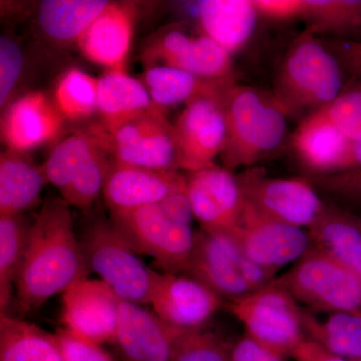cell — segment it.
<instances>
[{
	"label": "cell",
	"mask_w": 361,
	"mask_h": 361,
	"mask_svg": "<svg viewBox=\"0 0 361 361\" xmlns=\"http://www.w3.org/2000/svg\"><path fill=\"white\" fill-rule=\"evenodd\" d=\"M90 273L70 205L61 197L47 198L30 227L14 285L20 312L39 310L51 297L87 279Z\"/></svg>",
	"instance_id": "1"
},
{
	"label": "cell",
	"mask_w": 361,
	"mask_h": 361,
	"mask_svg": "<svg viewBox=\"0 0 361 361\" xmlns=\"http://www.w3.org/2000/svg\"><path fill=\"white\" fill-rule=\"evenodd\" d=\"M348 82L336 54L304 30L284 52L271 94L287 118L300 123L336 101Z\"/></svg>",
	"instance_id": "2"
},
{
	"label": "cell",
	"mask_w": 361,
	"mask_h": 361,
	"mask_svg": "<svg viewBox=\"0 0 361 361\" xmlns=\"http://www.w3.org/2000/svg\"><path fill=\"white\" fill-rule=\"evenodd\" d=\"M223 106L226 137L220 158L224 168L255 167L284 144L287 116L271 92L236 82L228 90Z\"/></svg>",
	"instance_id": "3"
},
{
	"label": "cell",
	"mask_w": 361,
	"mask_h": 361,
	"mask_svg": "<svg viewBox=\"0 0 361 361\" xmlns=\"http://www.w3.org/2000/svg\"><path fill=\"white\" fill-rule=\"evenodd\" d=\"M195 278L230 302L269 285L275 274L256 264L227 231L201 229L184 274Z\"/></svg>",
	"instance_id": "4"
},
{
	"label": "cell",
	"mask_w": 361,
	"mask_h": 361,
	"mask_svg": "<svg viewBox=\"0 0 361 361\" xmlns=\"http://www.w3.org/2000/svg\"><path fill=\"white\" fill-rule=\"evenodd\" d=\"M80 243L90 272L99 275L122 300L149 304L153 270L137 258L114 221H94Z\"/></svg>",
	"instance_id": "5"
},
{
	"label": "cell",
	"mask_w": 361,
	"mask_h": 361,
	"mask_svg": "<svg viewBox=\"0 0 361 361\" xmlns=\"http://www.w3.org/2000/svg\"><path fill=\"white\" fill-rule=\"evenodd\" d=\"M108 152L90 133L63 137L44 165L47 182L54 185L70 206L92 210L111 167Z\"/></svg>",
	"instance_id": "6"
},
{
	"label": "cell",
	"mask_w": 361,
	"mask_h": 361,
	"mask_svg": "<svg viewBox=\"0 0 361 361\" xmlns=\"http://www.w3.org/2000/svg\"><path fill=\"white\" fill-rule=\"evenodd\" d=\"M274 281L312 310L361 312V277L313 247Z\"/></svg>",
	"instance_id": "7"
},
{
	"label": "cell",
	"mask_w": 361,
	"mask_h": 361,
	"mask_svg": "<svg viewBox=\"0 0 361 361\" xmlns=\"http://www.w3.org/2000/svg\"><path fill=\"white\" fill-rule=\"evenodd\" d=\"M274 280L267 286L232 301L229 310L245 327L246 334L266 348L289 356L307 338L304 311L291 294Z\"/></svg>",
	"instance_id": "8"
},
{
	"label": "cell",
	"mask_w": 361,
	"mask_h": 361,
	"mask_svg": "<svg viewBox=\"0 0 361 361\" xmlns=\"http://www.w3.org/2000/svg\"><path fill=\"white\" fill-rule=\"evenodd\" d=\"M114 160L157 171L179 170L176 159L174 126L166 110L154 104L111 133L90 132Z\"/></svg>",
	"instance_id": "9"
},
{
	"label": "cell",
	"mask_w": 361,
	"mask_h": 361,
	"mask_svg": "<svg viewBox=\"0 0 361 361\" xmlns=\"http://www.w3.org/2000/svg\"><path fill=\"white\" fill-rule=\"evenodd\" d=\"M111 216L135 253L151 256L163 272L184 274L196 239L191 226L170 219L159 204Z\"/></svg>",
	"instance_id": "10"
},
{
	"label": "cell",
	"mask_w": 361,
	"mask_h": 361,
	"mask_svg": "<svg viewBox=\"0 0 361 361\" xmlns=\"http://www.w3.org/2000/svg\"><path fill=\"white\" fill-rule=\"evenodd\" d=\"M237 179L244 203L284 224L308 229L327 205L306 178L268 177L264 169L255 166L237 175Z\"/></svg>",
	"instance_id": "11"
},
{
	"label": "cell",
	"mask_w": 361,
	"mask_h": 361,
	"mask_svg": "<svg viewBox=\"0 0 361 361\" xmlns=\"http://www.w3.org/2000/svg\"><path fill=\"white\" fill-rule=\"evenodd\" d=\"M227 232L247 257L274 274L312 248L307 230L266 218L244 202L238 223Z\"/></svg>",
	"instance_id": "12"
},
{
	"label": "cell",
	"mask_w": 361,
	"mask_h": 361,
	"mask_svg": "<svg viewBox=\"0 0 361 361\" xmlns=\"http://www.w3.org/2000/svg\"><path fill=\"white\" fill-rule=\"evenodd\" d=\"M225 96L195 99L178 116L173 125L178 169L193 173L215 165L225 142Z\"/></svg>",
	"instance_id": "13"
},
{
	"label": "cell",
	"mask_w": 361,
	"mask_h": 361,
	"mask_svg": "<svg viewBox=\"0 0 361 361\" xmlns=\"http://www.w3.org/2000/svg\"><path fill=\"white\" fill-rule=\"evenodd\" d=\"M222 297L187 275L153 270L149 304L164 322L183 330L205 326L222 307Z\"/></svg>",
	"instance_id": "14"
},
{
	"label": "cell",
	"mask_w": 361,
	"mask_h": 361,
	"mask_svg": "<svg viewBox=\"0 0 361 361\" xmlns=\"http://www.w3.org/2000/svg\"><path fill=\"white\" fill-rule=\"evenodd\" d=\"M122 299L102 280H82L63 294L65 329L99 344L115 341Z\"/></svg>",
	"instance_id": "15"
},
{
	"label": "cell",
	"mask_w": 361,
	"mask_h": 361,
	"mask_svg": "<svg viewBox=\"0 0 361 361\" xmlns=\"http://www.w3.org/2000/svg\"><path fill=\"white\" fill-rule=\"evenodd\" d=\"M188 194L195 219L206 231H230L238 223L243 196L237 176L214 165L190 173Z\"/></svg>",
	"instance_id": "16"
},
{
	"label": "cell",
	"mask_w": 361,
	"mask_h": 361,
	"mask_svg": "<svg viewBox=\"0 0 361 361\" xmlns=\"http://www.w3.org/2000/svg\"><path fill=\"white\" fill-rule=\"evenodd\" d=\"M177 329L139 304L121 301L115 344L123 361H172Z\"/></svg>",
	"instance_id": "17"
},
{
	"label": "cell",
	"mask_w": 361,
	"mask_h": 361,
	"mask_svg": "<svg viewBox=\"0 0 361 361\" xmlns=\"http://www.w3.org/2000/svg\"><path fill=\"white\" fill-rule=\"evenodd\" d=\"M148 56L205 80H236L232 54L205 35L194 37L172 28L152 45Z\"/></svg>",
	"instance_id": "18"
},
{
	"label": "cell",
	"mask_w": 361,
	"mask_h": 361,
	"mask_svg": "<svg viewBox=\"0 0 361 361\" xmlns=\"http://www.w3.org/2000/svg\"><path fill=\"white\" fill-rule=\"evenodd\" d=\"M66 120L42 92H32L11 103L1 121L2 141L9 151L23 154L58 139Z\"/></svg>",
	"instance_id": "19"
},
{
	"label": "cell",
	"mask_w": 361,
	"mask_h": 361,
	"mask_svg": "<svg viewBox=\"0 0 361 361\" xmlns=\"http://www.w3.org/2000/svg\"><path fill=\"white\" fill-rule=\"evenodd\" d=\"M186 180L178 170H151L114 160L103 194L111 214L129 212L161 203Z\"/></svg>",
	"instance_id": "20"
},
{
	"label": "cell",
	"mask_w": 361,
	"mask_h": 361,
	"mask_svg": "<svg viewBox=\"0 0 361 361\" xmlns=\"http://www.w3.org/2000/svg\"><path fill=\"white\" fill-rule=\"evenodd\" d=\"M134 33V13L123 4H109L80 35L77 44L92 63L123 68Z\"/></svg>",
	"instance_id": "21"
},
{
	"label": "cell",
	"mask_w": 361,
	"mask_h": 361,
	"mask_svg": "<svg viewBox=\"0 0 361 361\" xmlns=\"http://www.w3.org/2000/svg\"><path fill=\"white\" fill-rule=\"evenodd\" d=\"M323 110L304 118L291 135V148L307 177L329 174L349 144Z\"/></svg>",
	"instance_id": "22"
},
{
	"label": "cell",
	"mask_w": 361,
	"mask_h": 361,
	"mask_svg": "<svg viewBox=\"0 0 361 361\" xmlns=\"http://www.w3.org/2000/svg\"><path fill=\"white\" fill-rule=\"evenodd\" d=\"M198 16L204 35L230 54L250 42L260 18L253 0H202Z\"/></svg>",
	"instance_id": "23"
},
{
	"label": "cell",
	"mask_w": 361,
	"mask_h": 361,
	"mask_svg": "<svg viewBox=\"0 0 361 361\" xmlns=\"http://www.w3.org/2000/svg\"><path fill=\"white\" fill-rule=\"evenodd\" d=\"M312 247L361 277L360 218L334 205H326L307 229Z\"/></svg>",
	"instance_id": "24"
},
{
	"label": "cell",
	"mask_w": 361,
	"mask_h": 361,
	"mask_svg": "<svg viewBox=\"0 0 361 361\" xmlns=\"http://www.w3.org/2000/svg\"><path fill=\"white\" fill-rule=\"evenodd\" d=\"M153 106L146 85L123 68L108 71L99 78L97 111L104 132H114Z\"/></svg>",
	"instance_id": "25"
},
{
	"label": "cell",
	"mask_w": 361,
	"mask_h": 361,
	"mask_svg": "<svg viewBox=\"0 0 361 361\" xmlns=\"http://www.w3.org/2000/svg\"><path fill=\"white\" fill-rule=\"evenodd\" d=\"M152 102L159 108L185 104L202 97H224L236 80H210L180 68L167 66H151L144 77Z\"/></svg>",
	"instance_id": "26"
},
{
	"label": "cell",
	"mask_w": 361,
	"mask_h": 361,
	"mask_svg": "<svg viewBox=\"0 0 361 361\" xmlns=\"http://www.w3.org/2000/svg\"><path fill=\"white\" fill-rule=\"evenodd\" d=\"M47 183L44 167L7 149L0 158V215H21L37 205Z\"/></svg>",
	"instance_id": "27"
},
{
	"label": "cell",
	"mask_w": 361,
	"mask_h": 361,
	"mask_svg": "<svg viewBox=\"0 0 361 361\" xmlns=\"http://www.w3.org/2000/svg\"><path fill=\"white\" fill-rule=\"evenodd\" d=\"M297 20L316 37L361 42V0H300Z\"/></svg>",
	"instance_id": "28"
},
{
	"label": "cell",
	"mask_w": 361,
	"mask_h": 361,
	"mask_svg": "<svg viewBox=\"0 0 361 361\" xmlns=\"http://www.w3.org/2000/svg\"><path fill=\"white\" fill-rule=\"evenodd\" d=\"M110 2L104 0H44L37 23L40 30L58 44L78 42Z\"/></svg>",
	"instance_id": "29"
},
{
	"label": "cell",
	"mask_w": 361,
	"mask_h": 361,
	"mask_svg": "<svg viewBox=\"0 0 361 361\" xmlns=\"http://www.w3.org/2000/svg\"><path fill=\"white\" fill-rule=\"evenodd\" d=\"M0 361H65L54 334L7 314L0 315Z\"/></svg>",
	"instance_id": "30"
},
{
	"label": "cell",
	"mask_w": 361,
	"mask_h": 361,
	"mask_svg": "<svg viewBox=\"0 0 361 361\" xmlns=\"http://www.w3.org/2000/svg\"><path fill=\"white\" fill-rule=\"evenodd\" d=\"M303 323L308 338L334 355L361 360V312L330 313L322 322L304 311Z\"/></svg>",
	"instance_id": "31"
},
{
	"label": "cell",
	"mask_w": 361,
	"mask_h": 361,
	"mask_svg": "<svg viewBox=\"0 0 361 361\" xmlns=\"http://www.w3.org/2000/svg\"><path fill=\"white\" fill-rule=\"evenodd\" d=\"M32 224L23 215H0V310L6 314Z\"/></svg>",
	"instance_id": "32"
},
{
	"label": "cell",
	"mask_w": 361,
	"mask_h": 361,
	"mask_svg": "<svg viewBox=\"0 0 361 361\" xmlns=\"http://www.w3.org/2000/svg\"><path fill=\"white\" fill-rule=\"evenodd\" d=\"M97 82L80 68L66 71L54 87L52 102L66 121L80 122L97 111Z\"/></svg>",
	"instance_id": "33"
},
{
	"label": "cell",
	"mask_w": 361,
	"mask_h": 361,
	"mask_svg": "<svg viewBox=\"0 0 361 361\" xmlns=\"http://www.w3.org/2000/svg\"><path fill=\"white\" fill-rule=\"evenodd\" d=\"M232 345L206 329L186 330L175 344L172 361H231Z\"/></svg>",
	"instance_id": "34"
},
{
	"label": "cell",
	"mask_w": 361,
	"mask_h": 361,
	"mask_svg": "<svg viewBox=\"0 0 361 361\" xmlns=\"http://www.w3.org/2000/svg\"><path fill=\"white\" fill-rule=\"evenodd\" d=\"M327 118L351 142L361 141V78L348 80L336 101L322 109Z\"/></svg>",
	"instance_id": "35"
},
{
	"label": "cell",
	"mask_w": 361,
	"mask_h": 361,
	"mask_svg": "<svg viewBox=\"0 0 361 361\" xmlns=\"http://www.w3.org/2000/svg\"><path fill=\"white\" fill-rule=\"evenodd\" d=\"M317 191L336 200L361 206V169L324 176L306 177Z\"/></svg>",
	"instance_id": "36"
},
{
	"label": "cell",
	"mask_w": 361,
	"mask_h": 361,
	"mask_svg": "<svg viewBox=\"0 0 361 361\" xmlns=\"http://www.w3.org/2000/svg\"><path fill=\"white\" fill-rule=\"evenodd\" d=\"M23 54L20 45L6 35L0 37V106L13 94L23 73Z\"/></svg>",
	"instance_id": "37"
},
{
	"label": "cell",
	"mask_w": 361,
	"mask_h": 361,
	"mask_svg": "<svg viewBox=\"0 0 361 361\" xmlns=\"http://www.w3.org/2000/svg\"><path fill=\"white\" fill-rule=\"evenodd\" d=\"M54 336L65 361H114L99 344L82 338L65 327Z\"/></svg>",
	"instance_id": "38"
},
{
	"label": "cell",
	"mask_w": 361,
	"mask_h": 361,
	"mask_svg": "<svg viewBox=\"0 0 361 361\" xmlns=\"http://www.w3.org/2000/svg\"><path fill=\"white\" fill-rule=\"evenodd\" d=\"M159 205L170 219L180 224L191 226L195 217L188 194L187 180L168 195Z\"/></svg>",
	"instance_id": "39"
},
{
	"label": "cell",
	"mask_w": 361,
	"mask_h": 361,
	"mask_svg": "<svg viewBox=\"0 0 361 361\" xmlns=\"http://www.w3.org/2000/svg\"><path fill=\"white\" fill-rule=\"evenodd\" d=\"M286 356L266 348L248 334L240 338L231 348V361H286Z\"/></svg>",
	"instance_id": "40"
},
{
	"label": "cell",
	"mask_w": 361,
	"mask_h": 361,
	"mask_svg": "<svg viewBox=\"0 0 361 361\" xmlns=\"http://www.w3.org/2000/svg\"><path fill=\"white\" fill-rule=\"evenodd\" d=\"M324 42L341 61L348 80L361 78V42L329 39Z\"/></svg>",
	"instance_id": "41"
},
{
	"label": "cell",
	"mask_w": 361,
	"mask_h": 361,
	"mask_svg": "<svg viewBox=\"0 0 361 361\" xmlns=\"http://www.w3.org/2000/svg\"><path fill=\"white\" fill-rule=\"evenodd\" d=\"M259 16L276 23L296 20L300 0H253Z\"/></svg>",
	"instance_id": "42"
},
{
	"label": "cell",
	"mask_w": 361,
	"mask_h": 361,
	"mask_svg": "<svg viewBox=\"0 0 361 361\" xmlns=\"http://www.w3.org/2000/svg\"><path fill=\"white\" fill-rule=\"evenodd\" d=\"M289 356L295 361H361L334 355L308 337L299 343Z\"/></svg>",
	"instance_id": "43"
},
{
	"label": "cell",
	"mask_w": 361,
	"mask_h": 361,
	"mask_svg": "<svg viewBox=\"0 0 361 361\" xmlns=\"http://www.w3.org/2000/svg\"><path fill=\"white\" fill-rule=\"evenodd\" d=\"M360 169H361V141H350L342 155L339 157L336 165L332 168L331 172L327 175L360 170Z\"/></svg>",
	"instance_id": "44"
},
{
	"label": "cell",
	"mask_w": 361,
	"mask_h": 361,
	"mask_svg": "<svg viewBox=\"0 0 361 361\" xmlns=\"http://www.w3.org/2000/svg\"><path fill=\"white\" fill-rule=\"evenodd\" d=\"M358 218H360V223H361V215Z\"/></svg>",
	"instance_id": "45"
}]
</instances>
